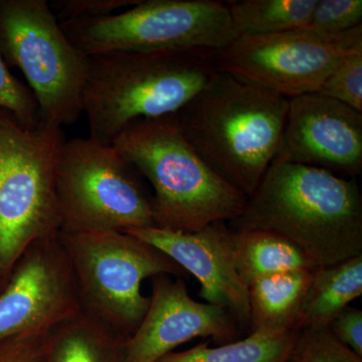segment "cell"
I'll use <instances>...</instances> for the list:
<instances>
[{"mask_svg": "<svg viewBox=\"0 0 362 362\" xmlns=\"http://www.w3.org/2000/svg\"><path fill=\"white\" fill-rule=\"evenodd\" d=\"M233 232L267 230L296 245L317 268L362 256V195L356 178L275 158Z\"/></svg>", "mask_w": 362, "mask_h": 362, "instance_id": "6da1fadb", "label": "cell"}, {"mask_svg": "<svg viewBox=\"0 0 362 362\" xmlns=\"http://www.w3.org/2000/svg\"><path fill=\"white\" fill-rule=\"evenodd\" d=\"M289 99L226 73L175 114L207 165L247 197L278 156Z\"/></svg>", "mask_w": 362, "mask_h": 362, "instance_id": "7a4b0ae2", "label": "cell"}, {"mask_svg": "<svg viewBox=\"0 0 362 362\" xmlns=\"http://www.w3.org/2000/svg\"><path fill=\"white\" fill-rule=\"evenodd\" d=\"M213 52L164 49L88 57L83 113L89 137L112 144L136 120L175 115L218 73Z\"/></svg>", "mask_w": 362, "mask_h": 362, "instance_id": "3957f363", "label": "cell"}, {"mask_svg": "<svg viewBox=\"0 0 362 362\" xmlns=\"http://www.w3.org/2000/svg\"><path fill=\"white\" fill-rule=\"evenodd\" d=\"M112 145L151 185L154 228L197 232L232 223L246 206L247 195L207 165L180 132L175 115L136 120Z\"/></svg>", "mask_w": 362, "mask_h": 362, "instance_id": "277c9868", "label": "cell"}, {"mask_svg": "<svg viewBox=\"0 0 362 362\" xmlns=\"http://www.w3.org/2000/svg\"><path fill=\"white\" fill-rule=\"evenodd\" d=\"M58 235L75 276L81 312L123 342L137 330L149 308L143 281L187 274L168 255L130 233Z\"/></svg>", "mask_w": 362, "mask_h": 362, "instance_id": "5b68a950", "label": "cell"}, {"mask_svg": "<svg viewBox=\"0 0 362 362\" xmlns=\"http://www.w3.org/2000/svg\"><path fill=\"white\" fill-rule=\"evenodd\" d=\"M63 127L23 125L0 111V293L26 247L58 233L56 168Z\"/></svg>", "mask_w": 362, "mask_h": 362, "instance_id": "8992f818", "label": "cell"}, {"mask_svg": "<svg viewBox=\"0 0 362 362\" xmlns=\"http://www.w3.org/2000/svg\"><path fill=\"white\" fill-rule=\"evenodd\" d=\"M145 178L112 144L65 140L56 168L59 230L78 233L154 226Z\"/></svg>", "mask_w": 362, "mask_h": 362, "instance_id": "52a82bcc", "label": "cell"}, {"mask_svg": "<svg viewBox=\"0 0 362 362\" xmlns=\"http://www.w3.org/2000/svg\"><path fill=\"white\" fill-rule=\"evenodd\" d=\"M0 54L23 71L40 122L71 126L83 114L88 57L66 37L47 0H0Z\"/></svg>", "mask_w": 362, "mask_h": 362, "instance_id": "ba28073f", "label": "cell"}, {"mask_svg": "<svg viewBox=\"0 0 362 362\" xmlns=\"http://www.w3.org/2000/svg\"><path fill=\"white\" fill-rule=\"evenodd\" d=\"M59 23L87 57L164 49L218 52L237 39L228 6L214 0H142L122 13Z\"/></svg>", "mask_w": 362, "mask_h": 362, "instance_id": "9c48e42d", "label": "cell"}, {"mask_svg": "<svg viewBox=\"0 0 362 362\" xmlns=\"http://www.w3.org/2000/svg\"><path fill=\"white\" fill-rule=\"evenodd\" d=\"M362 47V25L338 39L296 32L237 37L211 59L216 71L293 99L318 93L342 59Z\"/></svg>", "mask_w": 362, "mask_h": 362, "instance_id": "30bf717a", "label": "cell"}, {"mask_svg": "<svg viewBox=\"0 0 362 362\" xmlns=\"http://www.w3.org/2000/svg\"><path fill=\"white\" fill-rule=\"evenodd\" d=\"M58 233L35 240L14 265L0 293V341L51 331L80 313L75 276Z\"/></svg>", "mask_w": 362, "mask_h": 362, "instance_id": "8fae6325", "label": "cell"}, {"mask_svg": "<svg viewBox=\"0 0 362 362\" xmlns=\"http://www.w3.org/2000/svg\"><path fill=\"white\" fill-rule=\"evenodd\" d=\"M276 158L356 178L362 170V113L319 93L289 100Z\"/></svg>", "mask_w": 362, "mask_h": 362, "instance_id": "7c38bea8", "label": "cell"}, {"mask_svg": "<svg viewBox=\"0 0 362 362\" xmlns=\"http://www.w3.org/2000/svg\"><path fill=\"white\" fill-rule=\"evenodd\" d=\"M240 332L225 309L192 299L182 278L158 275L152 278L146 315L123 343L122 362H156L197 337L228 344L240 340Z\"/></svg>", "mask_w": 362, "mask_h": 362, "instance_id": "4fadbf2b", "label": "cell"}, {"mask_svg": "<svg viewBox=\"0 0 362 362\" xmlns=\"http://www.w3.org/2000/svg\"><path fill=\"white\" fill-rule=\"evenodd\" d=\"M124 233L168 255L197 278L199 294L207 304L225 309L242 329H249V290L235 268L233 233L226 223H213L194 233L168 232L154 226Z\"/></svg>", "mask_w": 362, "mask_h": 362, "instance_id": "5bb4252c", "label": "cell"}, {"mask_svg": "<svg viewBox=\"0 0 362 362\" xmlns=\"http://www.w3.org/2000/svg\"><path fill=\"white\" fill-rule=\"evenodd\" d=\"M312 272H285L254 281L247 287L250 333H298L295 328L310 284Z\"/></svg>", "mask_w": 362, "mask_h": 362, "instance_id": "9a60e30c", "label": "cell"}, {"mask_svg": "<svg viewBox=\"0 0 362 362\" xmlns=\"http://www.w3.org/2000/svg\"><path fill=\"white\" fill-rule=\"evenodd\" d=\"M362 295V256L312 272L296 332L328 327L331 321Z\"/></svg>", "mask_w": 362, "mask_h": 362, "instance_id": "2e32d148", "label": "cell"}, {"mask_svg": "<svg viewBox=\"0 0 362 362\" xmlns=\"http://www.w3.org/2000/svg\"><path fill=\"white\" fill-rule=\"evenodd\" d=\"M233 233L235 268L247 287L257 279L274 274L318 269L296 245L277 233L267 230Z\"/></svg>", "mask_w": 362, "mask_h": 362, "instance_id": "e0dca14e", "label": "cell"}, {"mask_svg": "<svg viewBox=\"0 0 362 362\" xmlns=\"http://www.w3.org/2000/svg\"><path fill=\"white\" fill-rule=\"evenodd\" d=\"M123 343L80 312L49 331L39 362H122Z\"/></svg>", "mask_w": 362, "mask_h": 362, "instance_id": "ac0fdd59", "label": "cell"}, {"mask_svg": "<svg viewBox=\"0 0 362 362\" xmlns=\"http://www.w3.org/2000/svg\"><path fill=\"white\" fill-rule=\"evenodd\" d=\"M318 0H243L226 2L237 37L303 30Z\"/></svg>", "mask_w": 362, "mask_h": 362, "instance_id": "d6986e66", "label": "cell"}, {"mask_svg": "<svg viewBox=\"0 0 362 362\" xmlns=\"http://www.w3.org/2000/svg\"><path fill=\"white\" fill-rule=\"evenodd\" d=\"M298 334L250 333L245 339L216 347L209 346L211 340H207L185 351L169 352L156 362H288Z\"/></svg>", "mask_w": 362, "mask_h": 362, "instance_id": "ffe728a7", "label": "cell"}, {"mask_svg": "<svg viewBox=\"0 0 362 362\" xmlns=\"http://www.w3.org/2000/svg\"><path fill=\"white\" fill-rule=\"evenodd\" d=\"M362 25L361 0H318L304 32L334 40Z\"/></svg>", "mask_w": 362, "mask_h": 362, "instance_id": "44dd1931", "label": "cell"}, {"mask_svg": "<svg viewBox=\"0 0 362 362\" xmlns=\"http://www.w3.org/2000/svg\"><path fill=\"white\" fill-rule=\"evenodd\" d=\"M291 359L296 362H362V357L338 341L328 327L299 332Z\"/></svg>", "mask_w": 362, "mask_h": 362, "instance_id": "7402d4cb", "label": "cell"}, {"mask_svg": "<svg viewBox=\"0 0 362 362\" xmlns=\"http://www.w3.org/2000/svg\"><path fill=\"white\" fill-rule=\"evenodd\" d=\"M318 93L362 113V47L342 59Z\"/></svg>", "mask_w": 362, "mask_h": 362, "instance_id": "603a6c76", "label": "cell"}, {"mask_svg": "<svg viewBox=\"0 0 362 362\" xmlns=\"http://www.w3.org/2000/svg\"><path fill=\"white\" fill-rule=\"evenodd\" d=\"M0 111L16 117L23 125L35 128L40 123V109L32 90L14 77L0 54Z\"/></svg>", "mask_w": 362, "mask_h": 362, "instance_id": "cb8c5ba5", "label": "cell"}, {"mask_svg": "<svg viewBox=\"0 0 362 362\" xmlns=\"http://www.w3.org/2000/svg\"><path fill=\"white\" fill-rule=\"evenodd\" d=\"M142 0H57L49 4L59 23L112 16L124 7H133Z\"/></svg>", "mask_w": 362, "mask_h": 362, "instance_id": "d4e9b609", "label": "cell"}, {"mask_svg": "<svg viewBox=\"0 0 362 362\" xmlns=\"http://www.w3.org/2000/svg\"><path fill=\"white\" fill-rule=\"evenodd\" d=\"M49 333L33 331L0 341V362H39Z\"/></svg>", "mask_w": 362, "mask_h": 362, "instance_id": "484cf974", "label": "cell"}, {"mask_svg": "<svg viewBox=\"0 0 362 362\" xmlns=\"http://www.w3.org/2000/svg\"><path fill=\"white\" fill-rule=\"evenodd\" d=\"M338 341L362 357V311L347 306L328 325Z\"/></svg>", "mask_w": 362, "mask_h": 362, "instance_id": "4316f807", "label": "cell"}, {"mask_svg": "<svg viewBox=\"0 0 362 362\" xmlns=\"http://www.w3.org/2000/svg\"><path fill=\"white\" fill-rule=\"evenodd\" d=\"M288 362H296V361H293V359H290V361Z\"/></svg>", "mask_w": 362, "mask_h": 362, "instance_id": "83f0119b", "label": "cell"}]
</instances>
